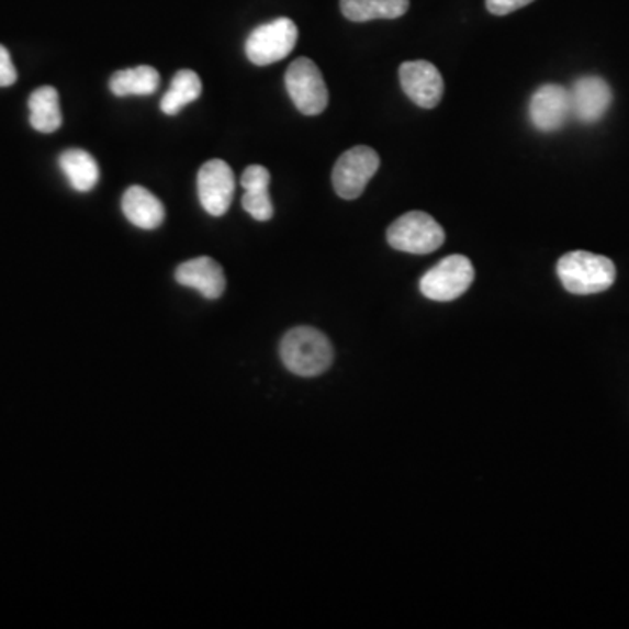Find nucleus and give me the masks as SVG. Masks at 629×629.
I'll return each instance as SVG.
<instances>
[{"mask_svg":"<svg viewBox=\"0 0 629 629\" xmlns=\"http://www.w3.org/2000/svg\"><path fill=\"white\" fill-rule=\"evenodd\" d=\"M404 93L422 109H434L441 102L445 82L441 72L430 61H406L398 69Z\"/></svg>","mask_w":629,"mask_h":629,"instance_id":"nucleus-9","label":"nucleus"},{"mask_svg":"<svg viewBox=\"0 0 629 629\" xmlns=\"http://www.w3.org/2000/svg\"><path fill=\"white\" fill-rule=\"evenodd\" d=\"M557 271L563 288L575 295L607 291L613 288L617 277L616 265L608 257L584 250H575L561 257Z\"/></svg>","mask_w":629,"mask_h":629,"instance_id":"nucleus-2","label":"nucleus"},{"mask_svg":"<svg viewBox=\"0 0 629 629\" xmlns=\"http://www.w3.org/2000/svg\"><path fill=\"white\" fill-rule=\"evenodd\" d=\"M280 357L285 368L297 377L313 378L326 373L335 360L329 338L313 327H295L283 336Z\"/></svg>","mask_w":629,"mask_h":629,"instance_id":"nucleus-1","label":"nucleus"},{"mask_svg":"<svg viewBox=\"0 0 629 629\" xmlns=\"http://www.w3.org/2000/svg\"><path fill=\"white\" fill-rule=\"evenodd\" d=\"M285 88L295 108L304 116H317L326 111L329 91L321 69L310 58H297L289 65Z\"/></svg>","mask_w":629,"mask_h":629,"instance_id":"nucleus-5","label":"nucleus"},{"mask_svg":"<svg viewBox=\"0 0 629 629\" xmlns=\"http://www.w3.org/2000/svg\"><path fill=\"white\" fill-rule=\"evenodd\" d=\"M297 43V26L289 18H277L273 22L257 26L245 43L247 58L254 65L266 67L291 55Z\"/></svg>","mask_w":629,"mask_h":629,"instance_id":"nucleus-6","label":"nucleus"},{"mask_svg":"<svg viewBox=\"0 0 629 629\" xmlns=\"http://www.w3.org/2000/svg\"><path fill=\"white\" fill-rule=\"evenodd\" d=\"M121 206H123V214L133 226L147 229V232L161 226L165 214H167L164 203L159 202L155 194L142 186H132V188L126 189Z\"/></svg>","mask_w":629,"mask_h":629,"instance_id":"nucleus-14","label":"nucleus"},{"mask_svg":"<svg viewBox=\"0 0 629 629\" xmlns=\"http://www.w3.org/2000/svg\"><path fill=\"white\" fill-rule=\"evenodd\" d=\"M58 164H60L65 177L69 179L70 186L79 193H88L99 182V164L86 150H65V153H61Z\"/></svg>","mask_w":629,"mask_h":629,"instance_id":"nucleus-17","label":"nucleus"},{"mask_svg":"<svg viewBox=\"0 0 629 629\" xmlns=\"http://www.w3.org/2000/svg\"><path fill=\"white\" fill-rule=\"evenodd\" d=\"M569 91L572 116L586 125L602 120L613 103L610 86L598 76L577 79Z\"/></svg>","mask_w":629,"mask_h":629,"instance_id":"nucleus-11","label":"nucleus"},{"mask_svg":"<svg viewBox=\"0 0 629 629\" xmlns=\"http://www.w3.org/2000/svg\"><path fill=\"white\" fill-rule=\"evenodd\" d=\"M380 156L368 146L351 147L342 153L333 170V186L342 200H357L369 180L377 176Z\"/></svg>","mask_w":629,"mask_h":629,"instance_id":"nucleus-7","label":"nucleus"},{"mask_svg":"<svg viewBox=\"0 0 629 629\" xmlns=\"http://www.w3.org/2000/svg\"><path fill=\"white\" fill-rule=\"evenodd\" d=\"M533 0H486V9L495 16H505L514 13L525 5L531 4Z\"/></svg>","mask_w":629,"mask_h":629,"instance_id":"nucleus-20","label":"nucleus"},{"mask_svg":"<svg viewBox=\"0 0 629 629\" xmlns=\"http://www.w3.org/2000/svg\"><path fill=\"white\" fill-rule=\"evenodd\" d=\"M176 280L184 288L194 289L205 300H218L226 291L223 268L212 257H196L177 268Z\"/></svg>","mask_w":629,"mask_h":629,"instance_id":"nucleus-12","label":"nucleus"},{"mask_svg":"<svg viewBox=\"0 0 629 629\" xmlns=\"http://www.w3.org/2000/svg\"><path fill=\"white\" fill-rule=\"evenodd\" d=\"M569 117H572L570 91L560 85L540 86L530 100L531 125L539 132H558Z\"/></svg>","mask_w":629,"mask_h":629,"instance_id":"nucleus-10","label":"nucleus"},{"mask_svg":"<svg viewBox=\"0 0 629 629\" xmlns=\"http://www.w3.org/2000/svg\"><path fill=\"white\" fill-rule=\"evenodd\" d=\"M475 271L465 256H448L419 280V291L427 300L448 303L459 300L474 282Z\"/></svg>","mask_w":629,"mask_h":629,"instance_id":"nucleus-4","label":"nucleus"},{"mask_svg":"<svg viewBox=\"0 0 629 629\" xmlns=\"http://www.w3.org/2000/svg\"><path fill=\"white\" fill-rule=\"evenodd\" d=\"M18 74L14 69L13 60L2 44H0V88H8V86L16 82Z\"/></svg>","mask_w":629,"mask_h":629,"instance_id":"nucleus-21","label":"nucleus"},{"mask_svg":"<svg viewBox=\"0 0 629 629\" xmlns=\"http://www.w3.org/2000/svg\"><path fill=\"white\" fill-rule=\"evenodd\" d=\"M270 180V171L261 165H252L242 176V186L245 189L242 205H244L245 212L250 214V217L261 221V223L270 221L274 214L273 202H271L270 193H268Z\"/></svg>","mask_w":629,"mask_h":629,"instance_id":"nucleus-13","label":"nucleus"},{"mask_svg":"<svg viewBox=\"0 0 629 629\" xmlns=\"http://www.w3.org/2000/svg\"><path fill=\"white\" fill-rule=\"evenodd\" d=\"M31 125L35 132L53 133L64 123L60 97L53 86H41L29 99Z\"/></svg>","mask_w":629,"mask_h":629,"instance_id":"nucleus-16","label":"nucleus"},{"mask_svg":"<svg viewBox=\"0 0 629 629\" xmlns=\"http://www.w3.org/2000/svg\"><path fill=\"white\" fill-rule=\"evenodd\" d=\"M339 8H341L342 16L350 22L395 20L407 13L409 0H341Z\"/></svg>","mask_w":629,"mask_h":629,"instance_id":"nucleus-15","label":"nucleus"},{"mask_svg":"<svg viewBox=\"0 0 629 629\" xmlns=\"http://www.w3.org/2000/svg\"><path fill=\"white\" fill-rule=\"evenodd\" d=\"M198 196L203 209L214 217L226 214L235 196V176L223 159H210L198 171Z\"/></svg>","mask_w":629,"mask_h":629,"instance_id":"nucleus-8","label":"nucleus"},{"mask_svg":"<svg viewBox=\"0 0 629 629\" xmlns=\"http://www.w3.org/2000/svg\"><path fill=\"white\" fill-rule=\"evenodd\" d=\"M445 238L441 224L419 210L401 215L386 232V240L392 249L416 256L436 252L445 244Z\"/></svg>","mask_w":629,"mask_h":629,"instance_id":"nucleus-3","label":"nucleus"},{"mask_svg":"<svg viewBox=\"0 0 629 629\" xmlns=\"http://www.w3.org/2000/svg\"><path fill=\"white\" fill-rule=\"evenodd\" d=\"M202 90V79L194 70H179L171 79L170 90L161 100V111L167 116H176L188 103L200 99Z\"/></svg>","mask_w":629,"mask_h":629,"instance_id":"nucleus-18","label":"nucleus"},{"mask_svg":"<svg viewBox=\"0 0 629 629\" xmlns=\"http://www.w3.org/2000/svg\"><path fill=\"white\" fill-rule=\"evenodd\" d=\"M112 93L116 97H130V94H153L158 90L159 74L149 65H141L133 69L120 70L111 78Z\"/></svg>","mask_w":629,"mask_h":629,"instance_id":"nucleus-19","label":"nucleus"}]
</instances>
